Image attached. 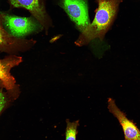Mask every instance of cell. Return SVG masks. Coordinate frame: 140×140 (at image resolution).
Wrapping results in <instances>:
<instances>
[{
	"instance_id": "277c9868",
	"label": "cell",
	"mask_w": 140,
	"mask_h": 140,
	"mask_svg": "<svg viewBox=\"0 0 140 140\" xmlns=\"http://www.w3.org/2000/svg\"><path fill=\"white\" fill-rule=\"evenodd\" d=\"M109 110L117 118L124 132V140H140V130L132 120L117 107L114 100L109 98L108 100Z\"/></svg>"
},
{
	"instance_id": "3957f363",
	"label": "cell",
	"mask_w": 140,
	"mask_h": 140,
	"mask_svg": "<svg viewBox=\"0 0 140 140\" xmlns=\"http://www.w3.org/2000/svg\"><path fill=\"white\" fill-rule=\"evenodd\" d=\"M60 2L63 8L82 32L90 23L87 0H60Z\"/></svg>"
},
{
	"instance_id": "52a82bcc",
	"label": "cell",
	"mask_w": 140,
	"mask_h": 140,
	"mask_svg": "<svg viewBox=\"0 0 140 140\" xmlns=\"http://www.w3.org/2000/svg\"><path fill=\"white\" fill-rule=\"evenodd\" d=\"M9 33L0 21V51L10 52L16 50L23 41Z\"/></svg>"
},
{
	"instance_id": "30bf717a",
	"label": "cell",
	"mask_w": 140,
	"mask_h": 140,
	"mask_svg": "<svg viewBox=\"0 0 140 140\" xmlns=\"http://www.w3.org/2000/svg\"><path fill=\"white\" fill-rule=\"evenodd\" d=\"M96 0L98 2L100 0Z\"/></svg>"
},
{
	"instance_id": "ba28073f",
	"label": "cell",
	"mask_w": 140,
	"mask_h": 140,
	"mask_svg": "<svg viewBox=\"0 0 140 140\" xmlns=\"http://www.w3.org/2000/svg\"><path fill=\"white\" fill-rule=\"evenodd\" d=\"M79 121L70 122L69 120H66V127L65 132V140H76L78 131L77 128L79 125Z\"/></svg>"
},
{
	"instance_id": "7a4b0ae2",
	"label": "cell",
	"mask_w": 140,
	"mask_h": 140,
	"mask_svg": "<svg viewBox=\"0 0 140 140\" xmlns=\"http://www.w3.org/2000/svg\"><path fill=\"white\" fill-rule=\"evenodd\" d=\"M37 21L31 17H22L4 13L0 14V21L4 28L10 34L18 38L41 28V25Z\"/></svg>"
},
{
	"instance_id": "8992f818",
	"label": "cell",
	"mask_w": 140,
	"mask_h": 140,
	"mask_svg": "<svg viewBox=\"0 0 140 140\" xmlns=\"http://www.w3.org/2000/svg\"><path fill=\"white\" fill-rule=\"evenodd\" d=\"M13 8H23L28 10L36 19L44 25L46 22V14L40 0H8Z\"/></svg>"
},
{
	"instance_id": "9c48e42d",
	"label": "cell",
	"mask_w": 140,
	"mask_h": 140,
	"mask_svg": "<svg viewBox=\"0 0 140 140\" xmlns=\"http://www.w3.org/2000/svg\"><path fill=\"white\" fill-rule=\"evenodd\" d=\"M7 100L4 94L0 90V114L7 103Z\"/></svg>"
},
{
	"instance_id": "6da1fadb",
	"label": "cell",
	"mask_w": 140,
	"mask_h": 140,
	"mask_svg": "<svg viewBox=\"0 0 140 140\" xmlns=\"http://www.w3.org/2000/svg\"><path fill=\"white\" fill-rule=\"evenodd\" d=\"M122 0H100L94 19L82 32L77 41L79 46L95 38H102L111 25Z\"/></svg>"
},
{
	"instance_id": "5b68a950",
	"label": "cell",
	"mask_w": 140,
	"mask_h": 140,
	"mask_svg": "<svg viewBox=\"0 0 140 140\" xmlns=\"http://www.w3.org/2000/svg\"><path fill=\"white\" fill-rule=\"evenodd\" d=\"M22 61L21 57L15 55L0 60V81L2 86L8 90L14 89L16 82L15 78L10 73V70Z\"/></svg>"
}]
</instances>
